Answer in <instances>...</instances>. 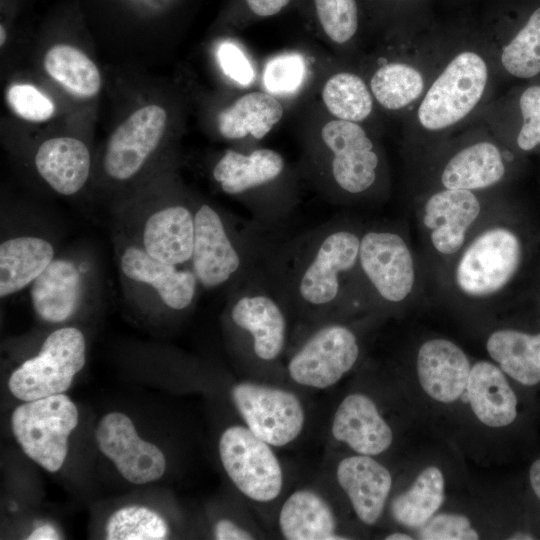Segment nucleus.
Listing matches in <instances>:
<instances>
[{"label": "nucleus", "instance_id": "obj_1", "mask_svg": "<svg viewBox=\"0 0 540 540\" xmlns=\"http://www.w3.org/2000/svg\"><path fill=\"white\" fill-rule=\"evenodd\" d=\"M364 223L337 216L275 239L262 267L290 316L310 326L359 310L358 255Z\"/></svg>", "mask_w": 540, "mask_h": 540}, {"label": "nucleus", "instance_id": "obj_2", "mask_svg": "<svg viewBox=\"0 0 540 540\" xmlns=\"http://www.w3.org/2000/svg\"><path fill=\"white\" fill-rule=\"evenodd\" d=\"M192 268L204 290H228L264 261L276 234L207 201L193 200Z\"/></svg>", "mask_w": 540, "mask_h": 540}, {"label": "nucleus", "instance_id": "obj_3", "mask_svg": "<svg viewBox=\"0 0 540 540\" xmlns=\"http://www.w3.org/2000/svg\"><path fill=\"white\" fill-rule=\"evenodd\" d=\"M524 256L521 235L496 210L438 273L451 296L470 303L487 302L511 285Z\"/></svg>", "mask_w": 540, "mask_h": 540}, {"label": "nucleus", "instance_id": "obj_4", "mask_svg": "<svg viewBox=\"0 0 540 540\" xmlns=\"http://www.w3.org/2000/svg\"><path fill=\"white\" fill-rule=\"evenodd\" d=\"M419 282L418 263L407 233L393 222L364 223L358 255L359 310L405 305L416 296Z\"/></svg>", "mask_w": 540, "mask_h": 540}, {"label": "nucleus", "instance_id": "obj_5", "mask_svg": "<svg viewBox=\"0 0 540 540\" xmlns=\"http://www.w3.org/2000/svg\"><path fill=\"white\" fill-rule=\"evenodd\" d=\"M227 321L239 335L244 352L270 364L283 355L290 314L273 289L262 264L227 290Z\"/></svg>", "mask_w": 540, "mask_h": 540}, {"label": "nucleus", "instance_id": "obj_6", "mask_svg": "<svg viewBox=\"0 0 540 540\" xmlns=\"http://www.w3.org/2000/svg\"><path fill=\"white\" fill-rule=\"evenodd\" d=\"M478 192L434 188L416 204L419 229L439 272L461 250L475 230L496 210Z\"/></svg>", "mask_w": 540, "mask_h": 540}, {"label": "nucleus", "instance_id": "obj_7", "mask_svg": "<svg viewBox=\"0 0 540 540\" xmlns=\"http://www.w3.org/2000/svg\"><path fill=\"white\" fill-rule=\"evenodd\" d=\"M489 69L473 50L457 53L426 89L417 108V121L428 132H441L466 118L481 102Z\"/></svg>", "mask_w": 540, "mask_h": 540}, {"label": "nucleus", "instance_id": "obj_8", "mask_svg": "<svg viewBox=\"0 0 540 540\" xmlns=\"http://www.w3.org/2000/svg\"><path fill=\"white\" fill-rule=\"evenodd\" d=\"M344 318L311 326L287 362V374L293 382L323 390L336 385L354 368L361 344L358 333Z\"/></svg>", "mask_w": 540, "mask_h": 540}, {"label": "nucleus", "instance_id": "obj_9", "mask_svg": "<svg viewBox=\"0 0 540 540\" xmlns=\"http://www.w3.org/2000/svg\"><path fill=\"white\" fill-rule=\"evenodd\" d=\"M78 424V409L65 394L25 401L11 416L13 435L23 452L49 472L60 470L68 438Z\"/></svg>", "mask_w": 540, "mask_h": 540}, {"label": "nucleus", "instance_id": "obj_10", "mask_svg": "<svg viewBox=\"0 0 540 540\" xmlns=\"http://www.w3.org/2000/svg\"><path fill=\"white\" fill-rule=\"evenodd\" d=\"M169 126L167 109L156 100L131 110L113 129L105 144L101 167L113 183L139 175L164 144Z\"/></svg>", "mask_w": 540, "mask_h": 540}, {"label": "nucleus", "instance_id": "obj_11", "mask_svg": "<svg viewBox=\"0 0 540 540\" xmlns=\"http://www.w3.org/2000/svg\"><path fill=\"white\" fill-rule=\"evenodd\" d=\"M86 362V340L76 327L51 332L38 352L10 375L8 387L14 397L31 401L68 390Z\"/></svg>", "mask_w": 540, "mask_h": 540}, {"label": "nucleus", "instance_id": "obj_12", "mask_svg": "<svg viewBox=\"0 0 540 540\" xmlns=\"http://www.w3.org/2000/svg\"><path fill=\"white\" fill-rule=\"evenodd\" d=\"M273 448L245 425H231L219 438L224 471L238 491L253 502L269 503L282 493L284 471Z\"/></svg>", "mask_w": 540, "mask_h": 540}, {"label": "nucleus", "instance_id": "obj_13", "mask_svg": "<svg viewBox=\"0 0 540 540\" xmlns=\"http://www.w3.org/2000/svg\"><path fill=\"white\" fill-rule=\"evenodd\" d=\"M329 151V173L337 201L366 199L379 180L381 158L365 129L356 122L331 120L321 129Z\"/></svg>", "mask_w": 540, "mask_h": 540}, {"label": "nucleus", "instance_id": "obj_14", "mask_svg": "<svg viewBox=\"0 0 540 540\" xmlns=\"http://www.w3.org/2000/svg\"><path fill=\"white\" fill-rule=\"evenodd\" d=\"M230 396L244 425L274 448L286 447L302 434L306 414L294 392L244 380L231 387Z\"/></svg>", "mask_w": 540, "mask_h": 540}, {"label": "nucleus", "instance_id": "obj_15", "mask_svg": "<svg viewBox=\"0 0 540 540\" xmlns=\"http://www.w3.org/2000/svg\"><path fill=\"white\" fill-rule=\"evenodd\" d=\"M132 241L156 260L192 267L193 201L182 198L158 201L145 210L139 230Z\"/></svg>", "mask_w": 540, "mask_h": 540}, {"label": "nucleus", "instance_id": "obj_16", "mask_svg": "<svg viewBox=\"0 0 540 540\" xmlns=\"http://www.w3.org/2000/svg\"><path fill=\"white\" fill-rule=\"evenodd\" d=\"M95 439L127 481L143 485L160 479L166 470L161 449L139 437L134 423L124 413L111 412L97 424Z\"/></svg>", "mask_w": 540, "mask_h": 540}, {"label": "nucleus", "instance_id": "obj_17", "mask_svg": "<svg viewBox=\"0 0 540 540\" xmlns=\"http://www.w3.org/2000/svg\"><path fill=\"white\" fill-rule=\"evenodd\" d=\"M118 264L127 281L148 289L167 309L175 312L192 307L201 289L192 267L156 260L133 241L120 246Z\"/></svg>", "mask_w": 540, "mask_h": 540}, {"label": "nucleus", "instance_id": "obj_18", "mask_svg": "<svg viewBox=\"0 0 540 540\" xmlns=\"http://www.w3.org/2000/svg\"><path fill=\"white\" fill-rule=\"evenodd\" d=\"M285 160L275 150L260 148L250 153L226 150L212 168V178L228 196L241 199L253 216L257 195L277 183L285 173Z\"/></svg>", "mask_w": 540, "mask_h": 540}, {"label": "nucleus", "instance_id": "obj_19", "mask_svg": "<svg viewBox=\"0 0 540 540\" xmlns=\"http://www.w3.org/2000/svg\"><path fill=\"white\" fill-rule=\"evenodd\" d=\"M510 153L491 140L470 142L446 158L437 171L435 188L487 192L503 183L510 170Z\"/></svg>", "mask_w": 540, "mask_h": 540}, {"label": "nucleus", "instance_id": "obj_20", "mask_svg": "<svg viewBox=\"0 0 540 540\" xmlns=\"http://www.w3.org/2000/svg\"><path fill=\"white\" fill-rule=\"evenodd\" d=\"M415 366L425 394L439 403L450 404L465 393L472 364L459 345L436 337L421 343Z\"/></svg>", "mask_w": 540, "mask_h": 540}, {"label": "nucleus", "instance_id": "obj_21", "mask_svg": "<svg viewBox=\"0 0 540 540\" xmlns=\"http://www.w3.org/2000/svg\"><path fill=\"white\" fill-rule=\"evenodd\" d=\"M82 265L68 257H55L29 286L36 315L51 324L71 319L82 305L86 291Z\"/></svg>", "mask_w": 540, "mask_h": 540}, {"label": "nucleus", "instance_id": "obj_22", "mask_svg": "<svg viewBox=\"0 0 540 540\" xmlns=\"http://www.w3.org/2000/svg\"><path fill=\"white\" fill-rule=\"evenodd\" d=\"M333 438L357 454L377 456L393 442V432L376 403L364 393L346 395L337 406L332 422Z\"/></svg>", "mask_w": 540, "mask_h": 540}, {"label": "nucleus", "instance_id": "obj_23", "mask_svg": "<svg viewBox=\"0 0 540 540\" xmlns=\"http://www.w3.org/2000/svg\"><path fill=\"white\" fill-rule=\"evenodd\" d=\"M335 475L357 518L366 525L375 524L392 488L390 471L374 456L356 453L339 461Z\"/></svg>", "mask_w": 540, "mask_h": 540}, {"label": "nucleus", "instance_id": "obj_24", "mask_svg": "<svg viewBox=\"0 0 540 540\" xmlns=\"http://www.w3.org/2000/svg\"><path fill=\"white\" fill-rule=\"evenodd\" d=\"M34 166L39 177L59 195L73 196L86 185L92 167L87 144L71 135H57L37 147Z\"/></svg>", "mask_w": 540, "mask_h": 540}, {"label": "nucleus", "instance_id": "obj_25", "mask_svg": "<svg viewBox=\"0 0 540 540\" xmlns=\"http://www.w3.org/2000/svg\"><path fill=\"white\" fill-rule=\"evenodd\" d=\"M505 375L493 361L479 360L471 366L465 401L491 428L508 426L517 417V397Z\"/></svg>", "mask_w": 540, "mask_h": 540}, {"label": "nucleus", "instance_id": "obj_26", "mask_svg": "<svg viewBox=\"0 0 540 540\" xmlns=\"http://www.w3.org/2000/svg\"><path fill=\"white\" fill-rule=\"evenodd\" d=\"M278 527L287 540H344L329 502L316 490L300 488L283 502Z\"/></svg>", "mask_w": 540, "mask_h": 540}, {"label": "nucleus", "instance_id": "obj_27", "mask_svg": "<svg viewBox=\"0 0 540 540\" xmlns=\"http://www.w3.org/2000/svg\"><path fill=\"white\" fill-rule=\"evenodd\" d=\"M53 244L44 237L18 235L0 244L2 299L29 287L55 258Z\"/></svg>", "mask_w": 540, "mask_h": 540}, {"label": "nucleus", "instance_id": "obj_28", "mask_svg": "<svg viewBox=\"0 0 540 540\" xmlns=\"http://www.w3.org/2000/svg\"><path fill=\"white\" fill-rule=\"evenodd\" d=\"M45 74L71 97L86 101L99 95L103 79L96 62L68 42L48 47L42 57Z\"/></svg>", "mask_w": 540, "mask_h": 540}, {"label": "nucleus", "instance_id": "obj_29", "mask_svg": "<svg viewBox=\"0 0 540 540\" xmlns=\"http://www.w3.org/2000/svg\"><path fill=\"white\" fill-rule=\"evenodd\" d=\"M485 348L492 361L518 383L533 386L540 382V332L495 329L488 335Z\"/></svg>", "mask_w": 540, "mask_h": 540}, {"label": "nucleus", "instance_id": "obj_30", "mask_svg": "<svg viewBox=\"0 0 540 540\" xmlns=\"http://www.w3.org/2000/svg\"><path fill=\"white\" fill-rule=\"evenodd\" d=\"M283 116L282 104L272 95L250 92L222 110L217 118L220 135L228 140L251 135L262 139Z\"/></svg>", "mask_w": 540, "mask_h": 540}, {"label": "nucleus", "instance_id": "obj_31", "mask_svg": "<svg viewBox=\"0 0 540 540\" xmlns=\"http://www.w3.org/2000/svg\"><path fill=\"white\" fill-rule=\"evenodd\" d=\"M500 63L511 78L525 82L540 79V0L525 9L502 46Z\"/></svg>", "mask_w": 540, "mask_h": 540}, {"label": "nucleus", "instance_id": "obj_32", "mask_svg": "<svg viewBox=\"0 0 540 540\" xmlns=\"http://www.w3.org/2000/svg\"><path fill=\"white\" fill-rule=\"evenodd\" d=\"M445 497V479L440 468L428 466L413 484L391 502L393 519L409 528H420L441 507Z\"/></svg>", "mask_w": 540, "mask_h": 540}, {"label": "nucleus", "instance_id": "obj_33", "mask_svg": "<svg viewBox=\"0 0 540 540\" xmlns=\"http://www.w3.org/2000/svg\"><path fill=\"white\" fill-rule=\"evenodd\" d=\"M370 89L382 107L401 110L422 98L426 83L417 67L406 62H389L374 72Z\"/></svg>", "mask_w": 540, "mask_h": 540}, {"label": "nucleus", "instance_id": "obj_34", "mask_svg": "<svg viewBox=\"0 0 540 540\" xmlns=\"http://www.w3.org/2000/svg\"><path fill=\"white\" fill-rule=\"evenodd\" d=\"M322 99L336 119L361 122L373 109V95L363 79L350 72L331 76L324 84Z\"/></svg>", "mask_w": 540, "mask_h": 540}, {"label": "nucleus", "instance_id": "obj_35", "mask_svg": "<svg viewBox=\"0 0 540 540\" xmlns=\"http://www.w3.org/2000/svg\"><path fill=\"white\" fill-rule=\"evenodd\" d=\"M168 535L166 520L155 510L139 505L119 508L105 525L108 540H162Z\"/></svg>", "mask_w": 540, "mask_h": 540}, {"label": "nucleus", "instance_id": "obj_36", "mask_svg": "<svg viewBox=\"0 0 540 540\" xmlns=\"http://www.w3.org/2000/svg\"><path fill=\"white\" fill-rule=\"evenodd\" d=\"M512 135L518 153L540 150V79L526 82L518 89Z\"/></svg>", "mask_w": 540, "mask_h": 540}, {"label": "nucleus", "instance_id": "obj_37", "mask_svg": "<svg viewBox=\"0 0 540 540\" xmlns=\"http://www.w3.org/2000/svg\"><path fill=\"white\" fill-rule=\"evenodd\" d=\"M5 101L12 114L30 123L46 122L57 111L53 99L28 82L11 83L5 91Z\"/></svg>", "mask_w": 540, "mask_h": 540}, {"label": "nucleus", "instance_id": "obj_38", "mask_svg": "<svg viewBox=\"0 0 540 540\" xmlns=\"http://www.w3.org/2000/svg\"><path fill=\"white\" fill-rule=\"evenodd\" d=\"M319 22L335 43L348 42L358 29L356 0H314Z\"/></svg>", "mask_w": 540, "mask_h": 540}, {"label": "nucleus", "instance_id": "obj_39", "mask_svg": "<svg viewBox=\"0 0 540 540\" xmlns=\"http://www.w3.org/2000/svg\"><path fill=\"white\" fill-rule=\"evenodd\" d=\"M306 64L299 53H283L271 58L263 71L265 88L274 94L295 92L303 83Z\"/></svg>", "mask_w": 540, "mask_h": 540}, {"label": "nucleus", "instance_id": "obj_40", "mask_svg": "<svg viewBox=\"0 0 540 540\" xmlns=\"http://www.w3.org/2000/svg\"><path fill=\"white\" fill-rule=\"evenodd\" d=\"M418 538L423 540H476L478 532L470 520L461 514H435L419 528Z\"/></svg>", "mask_w": 540, "mask_h": 540}, {"label": "nucleus", "instance_id": "obj_41", "mask_svg": "<svg viewBox=\"0 0 540 540\" xmlns=\"http://www.w3.org/2000/svg\"><path fill=\"white\" fill-rule=\"evenodd\" d=\"M216 56L222 71L241 86H249L255 72L243 50L232 41H223L218 45Z\"/></svg>", "mask_w": 540, "mask_h": 540}, {"label": "nucleus", "instance_id": "obj_42", "mask_svg": "<svg viewBox=\"0 0 540 540\" xmlns=\"http://www.w3.org/2000/svg\"><path fill=\"white\" fill-rule=\"evenodd\" d=\"M213 536L217 540H251L255 538L248 529L227 518L219 519L214 524Z\"/></svg>", "mask_w": 540, "mask_h": 540}, {"label": "nucleus", "instance_id": "obj_43", "mask_svg": "<svg viewBox=\"0 0 540 540\" xmlns=\"http://www.w3.org/2000/svg\"><path fill=\"white\" fill-rule=\"evenodd\" d=\"M249 9L260 17L279 13L291 0H245Z\"/></svg>", "mask_w": 540, "mask_h": 540}, {"label": "nucleus", "instance_id": "obj_44", "mask_svg": "<svg viewBox=\"0 0 540 540\" xmlns=\"http://www.w3.org/2000/svg\"><path fill=\"white\" fill-rule=\"evenodd\" d=\"M28 540H58L61 535L52 524L36 527L27 537Z\"/></svg>", "mask_w": 540, "mask_h": 540}, {"label": "nucleus", "instance_id": "obj_45", "mask_svg": "<svg viewBox=\"0 0 540 540\" xmlns=\"http://www.w3.org/2000/svg\"><path fill=\"white\" fill-rule=\"evenodd\" d=\"M529 480L534 493L540 500V458L532 463L529 470Z\"/></svg>", "mask_w": 540, "mask_h": 540}, {"label": "nucleus", "instance_id": "obj_46", "mask_svg": "<svg viewBox=\"0 0 540 540\" xmlns=\"http://www.w3.org/2000/svg\"><path fill=\"white\" fill-rule=\"evenodd\" d=\"M386 540H412L413 537H411L409 534L402 533V532H394L386 535L384 538Z\"/></svg>", "mask_w": 540, "mask_h": 540}, {"label": "nucleus", "instance_id": "obj_47", "mask_svg": "<svg viewBox=\"0 0 540 540\" xmlns=\"http://www.w3.org/2000/svg\"><path fill=\"white\" fill-rule=\"evenodd\" d=\"M7 38H8L7 26L3 21H1V24H0V45H1V47H3L6 44Z\"/></svg>", "mask_w": 540, "mask_h": 540}, {"label": "nucleus", "instance_id": "obj_48", "mask_svg": "<svg viewBox=\"0 0 540 540\" xmlns=\"http://www.w3.org/2000/svg\"><path fill=\"white\" fill-rule=\"evenodd\" d=\"M509 539H519V540H522V539H525V540H529V539H534V537L528 533H522V532H518V533H515L513 535H511V537H509Z\"/></svg>", "mask_w": 540, "mask_h": 540}]
</instances>
